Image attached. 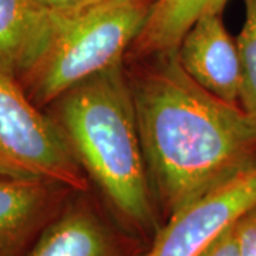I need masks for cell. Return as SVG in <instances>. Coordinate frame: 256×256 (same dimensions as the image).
I'll return each mask as SVG.
<instances>
[{
    "label": "cell",
    "instance_id": "9",
    "mask_svg": "<svg viewBox=\"0 0 256 256\" xmlns=\"http://www.w3.org/2000/svg\"><path fill=\"white\" fill-rule=\"evenodd\" d=\"M63 16L34 0H0V70L20 82L44 53Z\"/></svg>",
    "mask_w": 256,
    "mask_h": 256
},
{
    "label": "cell",
    "instance_id": "1",
    "mask_svg": "<svg viewBox=\"0 0 256 256\" xmlns=\"http://www.w3.org/2000/svg\"><path fill=\"white\" fill-rule=\"evenodd\" d=\"M130 78L146 171L162 224L256 165V118L202 88L176 50Z\"/></svg>",
    "mask_w": 256,
    "mask_h": 256
},
{
    "label": "cell",
    "instance_id": "5",
    "mask_svg": "<svg viewBox=\"0 0 256 256\" xmlns=\"http://www.w3.org/2000/svg\"><path fill=\"white\" fill-rule=\"evenodd\" d=\"M256 205V165L165 220L138 256H201Z\"/></svg>",
    "mask_w": 256,
    "mask_h": 256
},
{
    "label": "cell",
    "instance_id": "2",
    "mask_svg": "<svg viewBox=\"0 0 256 256\" xmlns=\"http://www.w3.org/2000/svg\"><path fill=\"white\" fill-rule=\"evenodd\" d=\"M53 104V118L121 226L151 240L162 220L148 178L122 62L77 84Z\"/></svg>",
    "mask_w": 256,
    "mask_h": 256
},
{
    "label": "cell",
    "instance_id": "11",
    "mask_svg": "<svg viewBox=\"0 0 256 256\" xmlns=\"http://www.w3.org/2000/svg\"><path fill=\"white\" fill-rule=\"evenodd\" d=\"M236 46L242 68L240 106L256 118V0H245V20Z\"/></svg>",
    "mask_w": 256,
    "mask_h": 256
},
{
    "label": "cell",
    "instance_id": "8",
    "mask_svg": "<svg viewBox=\"0 0 256 256\" xmlns=\"http://www.w3.org/2000/svg\"><path fill=\"white\" fill-rule=\"evenodd\" d=\"M132 234H122L82 198L67 201L28 256H138Z\"/></svg>",
    "mask_w": 256,
    "mask_h": 256
},
{
    "label": "cell",
    "instance_id": "13",
    "mask_svg": "<svg viewBox=\"0 0 256 256\" xmlns=\"http://www.w3.org/2000/svg\"><path fill=\"white\" fill-rule=\"evenodd\" d=\"M34 2L40 8L56 14H76L112 0H34Z\"/></svg>",
    "mask_w": 256,
    "mask_h": 256
},
{
    "label": "cell",
    "instance_id": "3",
    "mask_svg": "<svg viewBox=\"0 0 256 256\" xmlns=\"http://www.w3.org/2000/svg\"><path fill=\"white\" fill-rule=\"evenodd\" d=\"M151 3L112 0L76 14H64L53 40L20 84L37 107L124 58L146 24Z\"/></svg>",
    "mask_w": 256,
    "mask_h": 256
},
{
    "label": "cell",
    "instance_id": "12",
    "mask_svg": "<svg viewBox=\"0 0 256 256\" xmlns=\"http://www.w3.org/2000/svg\"><path fill=\"white\" fill-rule=\"evenodd\" d=\"M240 256H256V205L236 222Z\"/></svg>",
    "mask_w": 256,
    "mask_h": 256
},
{
    "label": "cell",
    "instance_id": "10",
    "mask_svg": "<svg viewBox=\"0 0 256 256\" xmlns=\"http://www.w3.org/2000/svg\"><path fill=\"white\" fill-rule=\"evenodd\" d=\"M228 0H156L146 24L134 43L141 56L176 50L185 33L204 16L222 13Z\"/></svg>",
    "mask_w": 256,
    "mask_h": 256
},
{
    "label": "cell",
    "instance_id": "7",
    "mask_svg": "<svg viewBox=\"0 0 256 256\" xmlns=\"http://www.w3.org/2000/svg\"><path fill=\"white\" fill-rule=\"evenodd\" d=\"M176 54L182 68L202 88L220 100L240 106L242 68L236 42L220 13L201 18L182 37Z\"/></svg>",
    "mask_w": 256,
    "mask_h": 256
},
{
    "label": "cell",
    "instance_id": "14",
    "mask_svg": "<svg viewBox=\"0 0 256 256\" xmlns=\"http://www.w3.org/2000/svg\"><path fill=\"white\" fill-rule=\"evenodd\" d=\"M201 256H240L236 222L229 226Z\"/></svg>",
    "mask_w": 256,
    "mask_h": 256
},
{
    "label": "cell",
    "instance_id": "4",
    "mask_svg": "<svg viewBox=\"0 0 256 256\" xmlns=\"http://www.w3.org/2000/svg\"><path fill=\"white\" fill-rule=\"evenodd\" d=\"M0 175L46 180L74 192L87 190L73 146L58 122L30 100L22 84L0 70Z\"/></svg>",
    "mask_w": 256,
    "mask_h": 256
},
{
    "label": "cell",
    "instance_id": "6",
    "mask_svg": "<svg viewBox=\"0 0 256 256\" xmlns=\"http://www.w3.org/2000/svg\"><path fill=\"white\" fill-rule=\"evenodd\" d=\"M73 192L46 180L0 175V256H28Z\"/></svg>",
    "mask_w": 256,
    "mask_h": 256
}]
</instances>
